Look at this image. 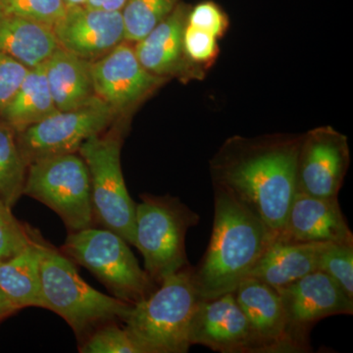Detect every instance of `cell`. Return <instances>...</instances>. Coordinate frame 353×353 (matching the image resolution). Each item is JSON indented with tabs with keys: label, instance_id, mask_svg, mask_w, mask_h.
Here are the masks:
<instances>
[{
	"label": "cell",
	"instance_id": "26",
	"mask_svg": "<svg viewBox=\"0 0 353 353\" xmlns=\"http://www.w3.org/2000/svg\"><path fill=\"white\" fill-rule=\"evenodd\" d=\"M318 270L333 279L353 301V243H329L320 255Z\"/></svg>",
	"mask_w": 353,
	"mask_h": 353
},
{
	"label": "cell",
	"instance_id": "5",
	"mask_svg": "<svg viewBox=\"0 0 353 353\" xmlns=\"http://www.w3.org/2000/svg\"><path fill=\"white\" fill-rule=\"evenodd\" d=\"M136 205L134 246L145 259V270L159 285L189 266L185 236L201 217L176 197L141 194Z\"/></svg>",
	"mask_w": 353,
	"mask_h": 353
},
{
	"label": "cell",
	"instance_id": "31",
	"mask_svg": "<svg viewBox=\"0 0 353 353\" xmlns=\"http://www.w3.org/2000/svg\"><path fill=\"white\" fill-rule=\"evenodd\" d=\"M29 68L0 53V113L19 90Z\"/></svg>",
	"mask_w": 353,
	"mask_h": 353
},
{
	"label": "cell",
	"instance_id": "34",
	"mask_svg": "<svg viewBox=\"0 0 353 353\" xmlns=\"http://www.w3.org/2000/svg\"><path fill=\"white\" fill-rule=\"evenodd\" d=\"M87 0H64L67 7L83 6Z\"/></svg>",
	"mask_w": 353,
	"mask_h": 353
},
{
	"label": "cell",
	"instance_id": "3",
	"mask_svg": "<svg viewBox=\"0 0 353 353\" xmlns=\"http://www.w3.org/2000/svg\"><path fill=\"white\" fill-rule=\"evenodd\" d=\"M192 267L169 275L150 296L134 304L125 329L143 353H185L192 347L190 327L201 296Z\"/></svg>",
	"mask_w": 353,
	"mask_h": 353
},
{
	"label": "cell",
	"instance_id": "20",
	"mask_svg": "<svg viewBox=\"0 0 353 353\" xmlns=\"http://www.w3.org/2000/svg\"><path fill=\"white\" fill-rule=\"evenodd\" d=\"M52 28L0 9V53L32 69L43 65L58 48Z\"/></svg>",
	"mask_w": 353,
	"mask_h": 353
},
{
	"label": "cell",
	"instance_id": "9",
	"mask_svg": "<svg viewBox=\"0 0 353 353\" xmlns=\"http://www.w3.org/2000/svg\"><path fill=\"white\" fill-rule=\"evenodd\" d=\"M118 119L105 102L95 97L79 108L51 114L17 132V143L26 164L55 155L77 153L85 141L102 134Z\"/></svg>",
	"mask_w": 353,
	"mask_h": 353
},
{
	"label": "cell",
	"instance_id": "10",
	"mask_svg": "<svg viewBox=\"0 0 353 353\" xmlns=\"http://www.w3.org/2000/svg\"><path fill=\"white\" fill-rule=\"evenodd\" d=\"M90 70L95 95L118 118L134 110L168 81L148 72L139 61L134 43L126 41L90 62Z\"/></svg>",
	"mask_w": 353,
	"mask_h": 353
},
{
	"label": "cell",
	"instance_id": "22",
	"mask_svg": "<svg viewBox=\"0 0 353 353\" xmlns=\"http://www.w3.org/2000/svg\"><path fill=\"white\" fill-rule=\"evenodd\" d=\"M57 111L43 64L29 70L12 101L0 113V120L17 134Z\"/></svg>",
	"mask_w": 353,
	"mask_h": 353
},
{
	"label": "cell",
	"instance_id": "13",
	"mask_svg": "<svg viewBox=\"0 0 353 353\" xmlns=\"http://www.w3.org/2000/svg\"><path fill=\"white\" fill-rule=\"evenodd\" d=\"M190 345L222 353H259L248 318L234 292L197 303L190 327Z\"/></svg>",
	"mask_w": 353,
	"mask_h": 353
},
{
	"label": "cell",
	"instance_id": "4",
	"mask_svg": "<svg viewBox=\"0 0 353 353\" xmlns=\"http://www.w3.org/2000/svg\"><path fill=\"white\" fill-rule=\"evenodd\" d=\"M41 281L44 308L63 318L81 341L101 325L124 322L132 308L90 287L72 262L46 243L41 250Z\"/></svg>",
	"mask_w": 353,
	"mask_h": 353
},
{
	"label": "cell",
	"instance_id": "17",
	"mask_svg": "<svg viewBox=\"0 0 353 353\" xmlns=\"http://www.w3.org/2000/svg\"><path fill=\"white\" fill-rule=\"evenodd\" d=\"M275 239L299 243H353L338 197L322 199L296 192L284 228Z\"/></svg>",
	"mask_w": 353,
	"mask_h": 353
},
{
	"label": "cell",
	"instance_id": "11",
	"mask_svg": "<svg viewBox=\"0 0 353 353\" xmlns=\"http://www.w3.org/2000/svg\"><path fill=\"white\" fill-rule=\"evenodd\" d=\"M350 164L347 137L331 126L301 134L296 161V192L307 196L338 197Z\"/></svg>",
	"mask_w": 353,
	"mask_h": 353
},
{
	"label": "cell",
	"instance_id": "24",
	"mask_svg": "<svg viewBox=\"0 0 353 353\" xmlns=\"http://www.w3.org/2000/svg\"><path fill=\"white\" fill-rule=\"evenodd\" d=\"M181 0H128L122 13L125 41L137 43L164 20Z\"/></svg>",
	"mask_w": 353,
	"mask_h": 353
},
{
	"label": "cell",
	"instance_id": "7",
	"mask_svg": "<svg viewBox=\"0 0 353 353\" xmlns=\"http://www.w3.org/2000/svg\"><path fill=\"white\" fill-rule=\"evenodd\" d=\"M120 128L85 141L79 150L87 165L94 223L115 232L134 245L136 205L128 192L121 167Z\"/></svg>",
	"mask_w": 353,
	"mask_h": 353
},
{
	"label": "cell",
	"instance_id": "30",
	"mask_svg": "<svg viewBox=\"0 0 353 353\" xmlns=\"http://www.w3.org/2000/svg\"><path fill=\"white\" fill-rule=\"evenodd\" d=\"M187 24L208 32L219 39L226 32L229 20L226 13L217 3L206 0L190 7Z\"/></svg>",
	"mask_w": 353,
	"mask_h": 353
},
{
	"label": "cell",
	"instance_id": "8",
	"mask_svg": "<svg viewBox=\"0 0 353 353\" xmlns=\"http://www.w3.org/2000/svg\"><path fill=\"white\" fill-rule=\"evenodd\" d=\"M23 194L52 209L70 232L94 227L90 174L81 155H55L28 165Z\"/></svg>",
	"mask_w": 353,
	"mask_h": 353
},
{
	"label": "cell",
	"instance_id": "27",
	"mask_svg": "<svg viewBox=\"0 0 353 353\" xmlns=\"http://www.w3.org/2000/svg\"><path fill=\"white\" fill-rule=\"evenodd\" d=\"M39 236L16 219L11 208L0 201V263L15 256Z\"/></svg>",
	"mask_w": 353,
	"mask_h": 353
},
{
	"label": "cell",
	"instance_id": "1",
	"mask_svg": "<svg viewBox=\"0 0 353 353\" xmlns=\"http://www.w3.org/2000/svg\"><path fill=\"white\" fill-rule=\"evenodd\" d=\"M301 134H274L225 141L209 161L213 188L259 217L273 234L284 228L296 194Z\"/></svg>",
	"mask_w": 353,
	"mask_h": 353
},
{
	"label": "cell",
	"instance_id": "21",
	"mask_svg": "<svg viewBox=\"0 0 353 353\" xmlns=\"http://www.w3.org/2000/svg\"><path fill=\"white\" fill-rule=\"evenodd\" d=\"M44 241L39 236L22 252L0 263V290L18 310L44 308L41 259Z\"/></svg>",
	"mask_w": 353,
	"mask_h": 353
},
{
	"label": "cell",
	"instance_id": "19",
	"mask_svg": "<svg viewBox=\"0 0 353 353\" xmlns=\"http://www.w3.org/2000/svg\"><path fill=\"white\" fill-rule=\"evenodd\" d=\"M57 110H70L94 99L90 62L58 48L43 63Z\"/></svg>",
	"mask_w": 353,
	"mask_h": 353
},
{
	"label": "cell",
	"instance_id": "33",
	"mask_svg": "<svg viewBox=\"0 0 353 353\" xmlns=\"http://www.w3.org/2000/svg\"><path fill=\"white\" fill-rule=\"evenodd\" d=\"M16 311H18V309L13 305V303L9 301L8 297L0 290V321L4 318L13 314Z\"/></svg>",
	"mask_w": 353,
	"mask_h": 353
},
{
	"label": "cell",
	"instance_id": "15",
	"mask_svg": "<svg viewBox=\"0 0 353 353\" xmlns=\"http://www.w3.org/2000/svg\"><path fill=\"white\" fill-rule=\"evenodd\" d=\"M233 292L248 318L256 341L257 352H301L290 336L277 290L256 279L246 278Z\"/></svg>",
	"mask_w": 353,
	"mask_h": 353
},
{
	"label": "cell",
	"instance_id": "2",
	"mask_svg": "<svg viewBox=\"0 0 353 353\" xmlns=\"http://www.w3.org/2000/svg\"><path fill=\"white\" fill-rule=\"evenodd\" d=\"M266 225L223 190L214 189V219L208 250L192 275L199 296L233 292L273 240Z\"/></svg>",
	"mask_w": 353,
	"mask_h": 353
},
{
	"label": "cell",
	"instance_id": "16",
	"mask_svg": "<svg viewBox=\"0 0 353 353\" xmlns=\"http://www.w3.org/2000/svg\"><path fill=\"white\" fill-rule=\"evenodd\" d=\"M190 6L181 1L164 20L134 43L139 61L153 75L183 81L201 80L205 70L189 61L183 37Z\"/></svg>",
	"mask_w": 353,
	"mask_h": 353
},
{
	"label": "cell",
	"instance_id": "18",
	"mask_svg": "<svg viewBox=\"0 0 353 353\" xmlns=\"http://www.w3.org/2000/svg\"><path fill=\"white\" fill-rule=\"evenodd\" d=\"M329 243H299L273 239L248 274L274 289L285 287L317 271L320 255Z\"/></svg>",
	"mask_w": 353,
	"mask_h": 353
},
{
	"label": "cell",
	"instance_id": "23",
	"mask_svg": "<svg viewBox=\"0 0 353 353\" xmlns=\"http://www.w3.org/2000/svg\"><path fill=\"white\" fill-rule=\"evenodd\" d=\"M27 170L16 132L0 120V201L9 208L23 196Z\"/></svg>",
	"mask_w": 353,
	"mask_h": 353
},
{
	"label": "cell",
	"instance_id": "29",
	"mask_svg": "<svg viewBox=\"0 0 353 353\" xmlns=\"http://www.w3.org/2000/svg\"><path fill=\"white\" fill-rule=\"evenodd\" d=\"M183 44L189 61L203 70L214 63L219 52L216 37L189 24L185 25L183 31Z\"/></svg>",
	"mask_w": 353,
	"mask_h": 353
},
{
	"label": "cell",
	"instance_id": "12",
	"mask_svg": "<svg viewBox=\"0 0 353 353\" xmlns=\"http://www.w3.org/2000/svg\"><path fill=\"white\" fill-rule=\"evenodd\" d=\"M292 340L301 352L311 350L313 326L334 315H352L353 301L322 271H314L292 284L279 288Z\"/></svg>",
	"mask_w": 353,
	"mask_h": 353
},
{
	"label": "cell",
	"instance_id": "6",
	"mask_svg": "<svg viewBox=\"0 0 353 353\" xmlns=\"http://www.w3.org/2000/svg\"><path fill=\"white\" fill-rule=\"evenodd\" d=\"M62 252L92 272L125 303L134 305L154 290L155 283L141 268L127 241L105 228L70 232Z\"/></svg>",
	"mask_w": 353,
	"mask_h": 353
},
{
	"label": "cell",
	"instance_id": "25",
	"mask_svg": "<svg viewBox=\"0 0 353 353\" xmlns=\"http://www.w3.org/2000/svg\"><path fill=\"white\" fill-rule=\"evenodd\" d=\"M80 345L82 353H143L126 329L109 322L94 329Z\"/></svg>",
	"mask_w": 353,
	"mask_h": 353
},
{
	"label": "cell",
	"instance_id": "14",
	"mask_svg": "<svg viewBox=\"0 0 353 353\" xmlns=\"http://www.w3.org/2000/svg\"><path fill=\"white\" fill-rule=\"evenodd\" d=\"M58 46L76 57L94 62L125 41L120 11H105L85 6L67 7L52 28Z\"/></svg>",
	"mask_w": 353,
	"mask_h": 353
},
{
	"label": "cell",
	"instance_id": "32",
	"mask_svg": "<svg viewBox=\"0 0 353 353\" xmlns=\"http://www.w3.org/2000/svg\"><path fill=\"white\" fill-rule=\"evenodd\" d=\"M128 0H87L83 6L105 11H122Z\"/></svg>",
	"mask_w": 353,
	"mask_h": 353
},
{
	"label": "cell",
	"instance_id": "28",
	"mask_svg": "<svg viewBox=\"0 0 353 353\" xmlns=\"http://www.w3.org/2000/svg\"><path fill=\"white\" fill-rule=\"evenodd\" d=\"M4 12L53 28L63 17L64 0H0Z\"/></svg>",
	"mask_w": 353,
	"mask_h": 353
}]
</instances>
